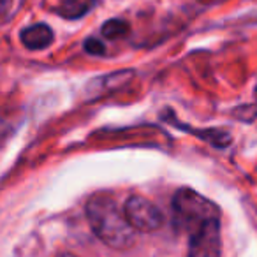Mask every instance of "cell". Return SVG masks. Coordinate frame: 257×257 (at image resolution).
<instances>
[{"mask_svg":"<svg viewBox=\"0 0 257 257\" xmlns=\"http://www.w3.org/2000/svg\"><path fill=\"white\" fill-rule=\"evenodd\" d=\"M85 210L92 231L107 246L123 250L134 243L136 231L114 199L107 196H93L86 201Z\"/></svg>","mask_w":257,"mask_h":257,"instance_id":"6da1fadb","label":"cell"},{"mask_svg":"<svg viewBox=\"0 0 257 257\" xmlns=\"http://www.w3.org/2000/svg\"><path fill=\"white\" fill-rule=\"evenodd\" d=\"M211 218H220V208L192 189H180L173 197V222L178 231L192 234Z\"/></svg>","mask_w":257,"mask_h":257,"instance_id":"7a4b0ae2","label":"cell"},{"mask_svg":"<svg viewBox=\"0 0 257 257\" xmlns=\"http://www.w3.org/2000/svg\"><path fill=\"white\" fill-rule=\"evenodd\" d=\"M123 213L128 224L134 227V231L140 232H154L164 224V217H162L161 210L154 203L140 196L127 199L123 206Z\"/></svg>","mask_w":257,"mask_h":257,"instance_id":"3957f363","label":"cell"},{"mask_svg":"<svg viewBox=\"0 0 257 257\" xmlns=\"http://www.w3.org/2000/svg\"><path fill=\"white\" fill-rule=\"evenodd\" d=\"M220 218H211L190 234L189 257H220Z\"/></svg>","mask_w":257,"mask_h":257,"instance_id":"277c9868","label":"cell"},{"mask_svg":"<svg viewBox=\"0 0 257 257\" xmlns=\"http://www.w3.org/2000/svg\"><path fill=\"white\" fill-rule=\"evenodd\" d=\"M162 118H164L166 121H169L171 125H175V127H178L180 131H185V133H189V134H192V136H196V138H199V140L210 143L211 147H215V148H227L232 141L231 133H227V131H224V128H217V127L194 128V127H190V125L178 121L175 116H166L164 114Z\"/></svg>","mask_w":257,"mask_h":257,"instance_id":"5b68a950","label":"cell"},{"mask_svg":"<svg viewBox=\"0 0 257 257\" xmlns=\"http://www.w3.org/2000/svg\"><path fill=\"white\" fill-rule=\"evenodd\" d=\"M53 30L46 23H36V25H30L27 29L22 30L20 34V39H22L23 46L27 50H44L53 43Z\"/></svg>","mask_w":257,"mask_h":257,"instance_id":"8992f818","label":"cell"},{"mask_svg":"<svg viewBox=\"0 0 257 257\" xmlns=\"http://www.w3.org/2000/svg\"><path fill=\"white\" fill-rule=\"evenodd\" d=\"M95 6L97 0H62L55 13L64 20H79L88 15Z\"/></svg>","mask_w":257,"mask_h":257,"instance_id":"52a82bcc","label":"cell"},{"mask_svg":"<svg viewBox=\"0 0 257 257\" xmlns=\"http://www.w3.org/2000/svg\"><path fill=\"white\" fill-rule=\"evenodd\" d=\"M100 30H102V36L106 37V39L116 41V39H121V37L127 36L128 30H131V25H128L125 20L114 18V20H107Z\"/></svg>","mask_w":257,"mask_h":257,"instance_id":"ba28073f","label":"cell"},{"mask_svg":"<svg viewBox=\"0 0 257 257\" xmlns=\"http://www.w3.org/2000/svg\"><path fill=\"white\" fill-rule=\"evenodd\" d=\"M83 48H85L86 53L93 55V57H100V55L106 53V48H104V44L100 43V41H97L95 37H88V39L85 41V44H83Z\"/></svg>","mask_w":257,"mask_h":257,"instance_id":"9c48e42d","label":"cell"},{"mask_svg":"<svg viewBox=\"0 0 257 257\" xmlns=\"http://www.w3.org/2000/svg\"><path fill=\"white\" fill-rule=\"evenodd\" d=\"M11 6H13V0H0V20L11 11Z\"/></svg>","mask_w":257,"mask_h":257,"instance_id":"30bf717a","label":"cell"}]
</instances>
